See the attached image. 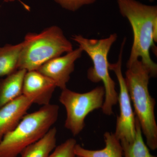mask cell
I'll list each match as a JSON object with an SVG mask.
<instances>
[{
    "instance_id": "cell-1",
    "label": "cell",
    "mask_w": 157,
    "mask_h": 157,
    "mask_svg": "<svg viewBox=\"0 0 157 157\" xmlns=\"http://www.w3.org/2000/svg\"><path fill=\"white\" fill-rule=\"evenodd\" d=\"M120 13L128 21L133 33V42L127 65L140 59L148 68L151 77L157 74V65L150 56L151 48L157 41V6L136 0H117Z\"/></svg>"
},
{
    "instance_id": "cell-2",
    "label": "cell",
    "mask_w": 157,
    "mask_h": 157,
    "mask_svg": "<svg viewBox=\"0 0 157 157\" xmlns=\"http://www.w3.org/2000/svg\"><path fill=\"white\" fill-rule=\"evenodd\" d=\"M125 81L135 117L140 123L142 134L149 148H157V125L155 117L156 101L148 89L150 72L140 59L127 65Z\"/></svg>"
},
{
    "instance_id": "cell-3",
    "label": "cell",
    "mask_w": 157,
    "mask_h": 157,
    "mask_svg": "<svg viewBox=\"0 0 157 157\" xmlns=\"http://www.w3.org/2000/svg\"><path fill=\"white\" fill-rule=\"evenodd\" d=\"M59 107L48 104L26 114L17 126L0 141V157H17L29 145L36 142L56 123Z\"/></svg>"
},
{
    "instance_id": "cell-4",
    "label": "cell",
    "mask_w": 157,
    "mask_h": 157,
    "mask_svg": "<svg viewBox=\"0 0 157 157\" xmlns=\"http://www.w3.org/2000/svg\"><path fill=\"white\" fill-rule=\"evenodd\" d=\"M22 42L18 69L27 71L38 70L48 61L73 50L72 43L56 25L47 28L40 33H29Z\"/></svg>"
},
{
    "instance_id": "cell-5",
    "label": "cell",
    "mask_w": 157,
    "mask_h": 157,
    "mask_svg": "<svg viewBox=\"0 0 157 157\" xmlns=\"http://www.w3.org/2000/svg\"><path fill=\"white\" fill-rule=\"evenodd\" d=\"M72 39L92 61L93 66L88 70L87 78L94 83L103 82L105 94L101 109L105 115H112L113 108L117 103L118 94L115 82L109 74L108 56L110 48L117 40V34H111L107 38L100 39H88L81 35H74Z\"/></svg>"
},
{
    "instance_id": "cell-6",
    "label": "cell",
    "mask_w": 157,
    "mask_h": 157,
    "mask_svg": "<svg viewBox=\"0 0 157 157\" xmlns=\"http://www.w3.org/2000/svg\"><path fill=\"white\" fill-rule=\"evenodd\" d=\"M105 94L103 86H97L84 93L76 92L67 88L62 90L59 101L67 112L65 127L74 136L83 130L85 120L90 113L102 108Z\"/></svg>"
},
{
    "instance_id": "cell-7",
    "label": "cell",
    "mask_w": 157,
    "mask_h": 157,
    "mask_svg": "<svg viewBox=\"0 0 157 157\" xmlns=\"http://www.w3.org/2000/svg\"><path fill=\"white\" fill-rule=\"evenodd\" d=\"M126 40V39L124 38L122 42L117 61L114 63H109V70L115 74L120 88L118 96L120 114L117 117L114 134L120 141L131 142L135 138L136 132L135 115L132 109V101L122 71V55Z\"/></svg>"
},
{
    "instance_id": "cell-8",
    "label": "cell",
    "mask_w": 157,
    "mask_h": 157,
    "mask_svg": "<svg viewBox=\"0 0 157 157\" xmlns=\"http://www.w3.org/2000/svg\"><path fill=\"white\" fill-rule=\"evenodd\" d=\"M83 51L78 47L63 56L55 58L42 65L37 71L50 78L56 87L63 90L75 69V62L82 56Z\"/></svg>"
},
{
    "instance_id": "cell-9",
    "label": "cell",
    "mask_w": 157,
    "mask_h": 157,
    "mask_svg": "<svg viewBox=\"0 0 157 157\" xmlns=\"http://www.w3.org/2000/svg\"><path fill=\"white\" fill-rule=\"evenodd\" d=\"M56 87L53 81L37 70L27 71L24 78L22 95L33 100V104L45 106L50 104Z\"/></svg>"
},
{
    "instance_id": "cell-10",
    "label": "cell",
    "mask_w": 157,
    "mask_h": 157,
    "mask_svg": "<svg viewBox=\"0 0 157 157\" xmlns=\"http://www.w3.org/2000/svg\"><path fill=\"white\" fill-rule=\"evenodd\" d=\"M33 104V100L21 95L0 108V141L16 127Z\"/></svg>"
},
{
    "instance_id": "cell-11",
    "label": "cell",
    "mask_w": 157,
    "mask_h": 157,
    "mask_svg": "<svg viewBox=\"0 0 157 157\" xmlns=\"http://www.w3.org/2000/svg\"><path fill=\"white\" fill-rule=\"evenodd\" d=\"M27 72L18 69L0 80V108L22 95L23 83Z\"/></svg>"
},
{
    "instance_id": "cell-12",
    "label": "cell",
    "mask_w": 157,
    "mask_h": 157,
    "mask_svg": "<svg viewBox=\"0 0 157 157\" xmlns=\"http://www.w3.org/2000/svg\"><path fill=\"white\" fill-rule=\"evenodd\" d=\"M104 138L105 147L98 150L87 149L76 144L74 150L75 155L82 157H124L120 140L115 134L105 132Z\"/></svg>"
},
{
    "instance_id": "cell-13",
    "label": "cell",
    "mask_w": 157,
    "mask_h": 157,
    "mask_svg": "<svg viewBox=\"0 0 157 157\" xmlns=\"http://www.w3.org/2000/svg\"><path fill=\"white\" fill-rule=\"evenodd\" d=\"M57 130L52 127L42 138L25 149L20 157H48L56 146Z\"/></svg>"
},
{
    "instance_id": "cell-14",
    "label": "cell",
    "mask_w": 157,
    "mask_h": 157,
    "mask_svg": "<svg viewBox=\"0 0 157 157\" xmlns=\"http://www.w3.org/2000/svg\"><path fill=\"white\" fill-rule=\"evenodd\" d=\"M22 45L21 42L0 47V77L8 76L18 70V60Z\"/></svg>"
},
{
    "instance_id": "cell-15",
    "label": "cell",
    "mask_w": 157,
    "mask_h": 157,
    "mask_svg": "<svg viewBox=\"0 0 157 157\" xmlns=\"http://www.w3.org/2000/svg\"><path fill=\"white\" fill-rule=\"evenodd\" d=\"M135 137L133 141H120L124 157H157L151 155L144 143L140 123L135 117Z\"/></svg>"
},
{
    "instance_id": "cell-16",
    "label": "cell",
    "mask_w": 157,
    "mask_h": 157,
    "mask_svg": "<svg viewBox=\"0 0 157 157\" xmlns=\"http://www.w3.org/2000/svg\"><path fill=\"white\" fill-rule=\"evenodd\" d=\"M76 144L74 138L68 139L56 146L48 157H75L74 150Z\"/></svg>"
},
{
    "instance_id": "cell-17",
    "label": "cell",
    "mask_w": 157,
    "mask_h": 157,
    "mask_svg": "<svg viewBox=\"0 0 157 157\" xmlns=\"http://www.w3.org/2000/svg\"><path fill=\"white\" fill-rule=\"evenodd\" d=\"M63 9L71 11H76L82 7L91 5L97 0H53Z\"/></svg>"
},
{
    "instance_id": "cell-18",
    "label": "cell",
    "mask_w": 157,
    "mask_h": 157,
    "mask_svg": "<svg viewBox=\"0 0 157 157\" xmlns=\"http://www.w3.org/2000/svg\"><path fill=\"white\" fill-rule=\"evenodd\" d=\"M3 1L6 3L13 2H15V1H17L22 5L23 7L25 8V10L28 11L30 10V8L29 6L26 5L25 3L23 2L21 0H3Z\"/></svg>"
},
{
    "instance_id": "cell-19",
    "label": "cell",
    "mask_w": 157,
    "mask_h": 157,
    "mask_svg": "<svg viewBox=\"0 0 157 157\" xmlns=\"http://www.w3.org/2000/svg\"><path fill=\"white\" fill-rule=\"evenodd\" d=\"M148 1H150V2H154V1H155V0H148Z\"/></svg>"
},
{
    "instance_id": "cell-20",
    "label": "cell",
    "mask_w": 157,
    "mask_h": 157,
    "mask_svg": "<svg viewBox=\"0 0 157 157\" xmlns=\"http://www.w3.org/2000/svg\"><path fill=\"white\" fill-rule=\"evenodd\" d=\"M75 157H80V156H76Z\"/></svg>"
}]
</instances>
